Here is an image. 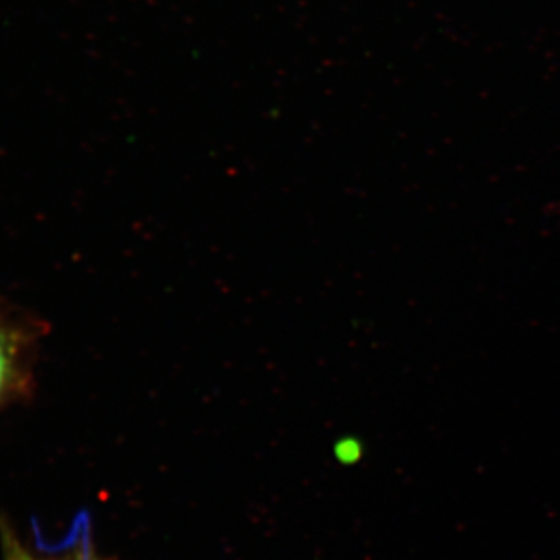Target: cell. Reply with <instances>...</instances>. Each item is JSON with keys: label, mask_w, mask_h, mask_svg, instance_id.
Wrapping results in <instances>:
<instances>
[{"label": "cell", "mask_w": 560, "mask_h": 560, "mask_svg": "<svg viewBox=\"0 0 560 560\" xmlns=\"http://www.w3.org/2000/svg\"><path fill=\"white\" fill-rule=\"evenodd\" d=\"M20 377V340L13 327L0 316V401L9 397Z\"/></svg>", "instance_id": "obj_1"}, {"label": "cell", "mask_w": 560, "mask_h": 560, "mask_svg": "<svg viewBox=\"0 0 560 560\" xmlns=\"http://www.w3.org/2000/svg\"><path fill=\"white\" fill-rule=\"evenodd\" d=\"M10 560H35L32 559L31 556L24 555V552L20 550H14L13 556H11Z\"/></svg>", "instance_id": "obj_2"}]
</instances>
